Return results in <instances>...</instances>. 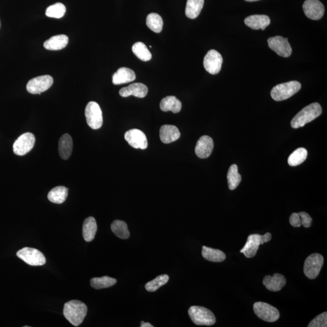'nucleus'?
<instances>
[{
  "label": "nucleus",
  "instance_id": "obj_1",
  "mask_svg": "<svg viewBox=\"0 0 327 327\" xmlns=\"http://www.w3.org/2000/svg\"><path fill=\"white\" fill-rule=\"evenodd\" d=\"M87 313V305L82 301L72 300L64 304V316L74 326H79L82 324Z\"/></svg>",
  "mask_w": 327,
  "mask_h": 327
},
{
  "label": "nucleus",
  "instance_id": "obj_2",
  "mask_svg": "<svg viewBox=\"0 0 327 327\" xmlns=\"http://www.w3.org/2000/svg\"><path fill=\"white\" fill-rule=\"evenodd\" d=\"M322 109L317 102L307 105L291 121V126L294 129L304 127L311 122L322 114Z\"/></svg>",
  "mask_w": 327,
  "mask_h": 327
},
{
  "label": "nucleus",
  "instance_id": "obj_3",
  "mask_svg": "<svg viewBox=\"0 0 327 327\" xmlns=\"http://www.w3.org/2000/svg\"><path fill=\"white\" fill-rule=\"evenodd\" d=\"M301 89V85L300 82L292 81L274 87L271 91V96L276 101L285 100L295 95Z\"/></svg>",
  "mask_w": 327,
  "mask_h": 327
},
{
  "label": "nucleus",
  "instance_id": "obj_4",
  "mask_svg": "<svg viewBox=\"0 0 327 327\" xmlns=\"http://www.w3.org/2000/svg\"><path fill=\"white\" fill-rule=\"evenodd\" d=\"M189 314L192 322L196 325L211 326L216 322V317L214 314L203 307H191L189 308Z\"/></svg>",
  "mask_w": 327,
  "mask_h": 327
},
{
  "label": "nucleus",
  "instance_id": "obj_5",
  "mask_svg": "<svg viewBox=\"0 0 327 327\" xmlns=\"http://www.w3.org/2000/svg\"><path fill=\"white\" fill-rule=\"evenodd\" d=\"M85 116L88 126L92 129L101 128L103 123V118L100 107L97 102L90 101L86 105Z\"/></svg>",
  "mask_w": 327,
  "mask_h": 327
},
{
  "label": "nucleus",
  "instance_id": "obj_6",
  "mask_svg": "<svg viewBox=\"0 0 327 327\" xmlns=\"http://www.w3.org/2000/svg\"><path fill=\"white\" fill-rule=\"evenodd\" d=\"M323 257L319 253L310 255L305 261L304 272L308 279H314L318 276L323 264Z\"/></svg>",
  "mask_w": 327,
  "mask_h": 327
},
{
  "label": "nucleus",
  "instance_id": "obj_7",
  "mask_svg": "<svg viewBox=\"0 0 327 327\" xmlns=\"http://www.w3.org/2000/svg\"><path fill=\"white\" fill-rule=\"evenodd\" d=\"M253 310L259 318L268 322H276L280 317L279 311L277 308L263 302L255 303Z\"/></svg>",
  "mask_w": 327,
  "mask_h": 327
},
{
  "label": "nucleus",
  "instance_id": "obj_8",
  "mask_svg": "<svg viewBox=\"0 0 327 327\" xmlns=\"http://www.w3.org/2000/svg\"><path fill=\"white\" fill-rule=\"evenodd\" d=\"M17 256L32 266H43L46 263L45 255L36 248L24 247L17 251Z\"/></svg>",
  "mask_w": 327,
  "mask_h": 327
},
{
  "label": "nucleus",
  "instance_id": "obj_9",
  "mask_svg": "<svg viewBox=\"0 0 327 327\" xmlns=\"http://www.w3.org/2000/svg\"><path fill=\"white\" fill-rule=\"evenodd\" d=\"M54 83V79L51 76L46 75L34 78L29 80L26 86L28 92L31 94H40L48 90Z\"/></svg>",
  "mask_w": 327,
  "mask_h": 327
},
{
  "label": "nucleus",
  "instance_id": "obj_10",
  "mask_svg": "<svg viewBox=\"0 0 327 327\" xmlns=\"http://www.w3.org/2000/svg\"><path fill=\"white\" fill-rule=\"evenodd\" d=\"M35 142V137L32 133L22 134L13 146V151L15 155L23 156L32 151Z\"/></svg>",
  "mask_w": 327,
  "mask_h": 327
},
{
  "label": "nucleus",
  "instance_id": "obj_11",
  "mask_svg": "<svg viewBox=\"0 0 327 327\" xmlns=\"http://www.w3.org/2000/svg\"><path fill=\"white\" fill-rule=\"evenodd\" d=\"M269 48L276 52L280 57H289L292 54V49L288 42V39L281 36L271 37L268 39Z\"/></svg>",
  "mask_w": 327,
  "mask_h": 327
},
{
  "label": "nucleus",
  "instance_id": "obj_12",
  "mask_svg": "<svg viewBox=\"0 0 327 327\" xmlns=\"http://www.w3.org/2000/svg\"><path fill=\"white\" fill-rule=\"evenodd\" d=\"M223 63L222 55L215 50H210L204 58L203 64L205 69L211 75L220 73Z\"/></svg>",
  "mask_w": 327,
  "mask_h": 327
},
{
  "label": "nucleus",
  "instance_id": "obj_13",
  "mask_svg": "<svg viewBox=\"0 0 327 327\" xmlns=\"http://www.w3.org/2000/svg\"><path fill=\"white\" fill-rule=\"evenodd\" d=\"M303 10L307 18L313 20H319L324 14L325 8L319 0H306L304 3Z\"/></svg>",
  "mask_w": 327,
  "mask_h": 327
},
{
  "label": "nucleus",
  "instance_id": "obj_14",
  "mask_svg": "<svg viewBox=\"0 0 327 327\" xmlns=\"http://www.w3.org/2000/svg\"><path fill=\"white\" fill-rule=\"evenodd\" d=\"M124 138L133 148L146 149L148 148L147 137L141 130L135 129L129 130L126 132Z\"/></svg>",
  "mask_w": 327,
  "mask_h": 327
},
{
  "label": "nucleus",
  "instance_id": "obj_15",
  "mask_svg": "<svg viewBox=\"0 0 327 327\" xmlns=\"http://www.w3.org/2000/svg\"><path fill=\"white\" fill-rule=\"evenodd\" d=\"M213 148L212 138L207 135L202 136L196 143L195 154L199 158H207L212 153Z\"/></svg>",
  "mask_w": 327,
  "mask_h": 327
},
{
  "label": "nucleus",
  "instance_id": "obj_16",
  "mask_svg": "<svg viewBox=\"0 0 327 327\" xmlns=\"http://www.w3.org/2000/svg\"><path fill=\"white\" fill-rule=\"evenodd\" d=\"M262 235L253 234L248 236L244 247L241 249V253H244L245 257L251 258L257 255L260 245H263Z\"/></svg>",
  "mask_w": 327,
  "mask_h": 327
},
{
  "label": "nucleus",
  "instance_id": "obj_17",
  "mask_svg": "<svg viewBox=\"0 0 327 327\" xmlns=\"http://www.w3.org/2000/svg\"><path fill=\"white\" fill-rule=\"evenodd\" d=\"M148 93V87L144 84L134 83L126 87L121 89L119 93L122 97H128L131 95L136 97L142 98L147 95Z\"/></svg>",
  "mask_w": 327,
  "mask_h": 327
},
{
  "label": "nucleus",
  "instance_id": "obj_18",
  "mask_svg": "<svg viewBox=\"0 0 327 327\" xmlns=\"http://www.w3.org/2000/svg\"><path fill=\"white\" fill-rule=\"evenodd\" d=\"M244 23L246 26L253 30L266 29L270 24V18L265 15H251L245 18Z\"/></svg>",
  "mask_w": 327,
  "mask_h": 327
},
{
  "label": "nucleus",
  "instance_id": "obj_19",
  "mask_svg": "<svg viewBox=\"0 0 327 327\" xmlns=\"http://www.w3.org/2000/svg\"><path fill=\"white\" fill-rule=\"evenodd\" d=\"M263 284L267 289L272 292H279L286 284V279L281 274L275 273L272 276H266L263 279Z\"/></svg>",
  "mask_w": 327,
  "mask_h": 327
},
{
  "label": "nucleus",
  "instance_id": "obj_20",
  "mask_svg": "<svg viewBox=\"0 0 327 327\" xmlns=\"http://www.w3.org/2000/svg\"><path fill=\"white\" fill-rule=\"evenodd\" d=\"M136 79V75L129 68L121 67L112 77V83L115 85H123L133 82Z\"/></svg>",
  "mask_w": 327,
  "mask_h": 327
},
{
  "label": "nucleus",
  "instance_id": "obj_21",
  "mask_svg": "<svg viewBox=\"0 0 327 327\" xmlns=\"http://www.w3.org/2000/svg\"><path fill=\"white\" fill-rule=\"evenodd\" d=\"M180 133L176 126L164 125L161 127L160 136L164 144H170L180 138Z\"/></svg>",
  "mask_w": 327,
  "mask_h": 327
},
{
  "label": "nucleus",
  "instance_id": "obj_22",
  "mask_svg": "<svg viewBox=\"0 0 327 327\" xmlns=\"http://www.w3.org/2000/svg\"><path fill=\"white\" fill-rule=\"evenodd\" d=\"M73 150V141L67 133L62 136L59 141L58 151L60 157L64 160L70 158Z\"/></svg>",
  "mask_w": 327,
  "mask_h": 327
},
{
  "label": "nucleus",
  "instance_id": "obj_23",
  "mask_svg": "<svg viewBox=\"0 0 327 327\" xmlns=\"http://www.w3.org/2000/svg\"><path fill=\"white\" fill-rule=\"evenodd\" d=\"M68 42V38L65 35H55L47 40L44 47L49 51H59L65 48Z\"/></svg>",
  "mask_w": 327,
  "mask_h": 327
},
{
  "label": "nucleus",
  "instance_id": "obj_24",
  "mask_svg": "<svg viewBox=\"0 0 327 327\" xmlns=\"http://www.w3.org/2000/svg\"><path fill=\"white\" fill-rule=\"evenodd\" d=\"M97 232V224L94 217L90 216L84 221L83 235L86 242H91L95 238Z\"/></svg>",
  "mask_w": 327,
  "mask_h": 327
},
{
  "label": "nucleus",
  "instance_id": "obj_25",
  "mask_svg": "<svg viewBox=\"0 0 327 327\" xmlns=\"http://www.w3.org/2000/svg\"><path fill=\"white\" fill-rule=\"evenodd\" d=\"M181 102L174 96H168L162 99L160 102V108L163 112L171 111L177 114L181 110Z\"/></svg>",
  "mask_w": 327,
  "mask_h": 327
},
{
  "label": "nucleus",
  "instance_id": "obj_26",
  "mask_svg": "<svg viewBox=\"0 0 327 327\" xmlns=\"http://www.w3.org/2000/svg\"><path fill=\"white\" fill-rule=\"evenodd\" d=\"M204 0H188L186 8V16L195 19L200 14L203 8Z\"/></svg>",
  "mask_w": 327,
  "mask_h": 327
},
{
  "label": "nucleus",
  "instance_id": "obj_27",
  "mask_svg": "<svg viewBox=\"0 0 327 327\" xmlns=\"http://www.w3.org/2000/svg\"><path fill=\"white\" fill-rule=\"evenodd\" d=\"M68 189L64 186H58L49 192L48 198L53 203L60 204L66 200Z\"/></svg>",
  "mask_w": 327,
  "mask_h": 327
},
{
  "label": "nucleus",
  "instance_id": "obj_28",
  "mask_svg": "<svg viewBox=\"0 0 327 327\" xmlns=\"http://www.w3.org/2000/svg\"><path fill=\"white\" fill-rule=\"evenodd\" d=\"M202 255L204 259L214 263H221L226 260V254L217 249L202 247Z\"/></svg>",
  "mask_w": 327,
  "mask_h": 327
},
{
  "label": "nucleus",
  "instance_id": "obj_29",
  "mask_svg": "<svg viewBox=\"0 0 327 327\" xmlns=\"http://www.w3.org/2000/svg\"><path fill=\"white\" fill-rule=\"evenodd\" d=\"M112 232L118 238L122 239H127L129 238L130 232L127 224L124 221L115 220L111 225Z\"/></svg>",
  "mask_w": 327,
  "mask_h": 327
},
{
  "label": "nucleus",
  "instance_id": "obj_30",
  "mask_svg": "<svg viewBox=\"0 0 327 327\" xmlns=\"http://www.w3.org/2000/svg\"><path fill=\"white\" fill-rule=\"evenodd\" d=\"M242 177L238 173V168L236 164H233L230 167L227 173V181H228L230 190H235L241 183Z\"/></svg>",
  "mask_w": 327,
  "mask_h": 327
},
{
  "label": "nucleus",
  "instance_id": "obj_31",
  "mask_svg": "<svg viewBox=\"0 0 327 327\" xmlns=\"http://www.w3.org/2000/svg\"><path fill=\"white\" fill-rule=\"evenodd\" d=\"M163 20L160 15L152 13L148 15L146 19L148 27L155 33H160L163 30Z\"/></svg>",
  "mask_w": 327,
  "mask_h": 327
},
{
  "label": "nucleus",
  "instance_id": "obj_32",
  "mask_svg": "<svg viewBox=\"0 0 327 327\" xmlns=\"http://www.w3.org/2000/svg\"><path fill=\"white\" fill-rule=\"evenodd\" d=\"M132 51L139 60L143 61H150L152 55L149 50L144 43L137 42L132 46Z\"/></svg>",
  "mask_w": 327,
  "mask_h": 327
},
{
  "label": "nucleus",
  "instance_id": "obj_33",
  "mask_svg": "<svg viewBox=\"0 0 327 327\" xmlns=\"http://www.w3.org/2000/svg\"><path fill=\"white\" fill-rule=\"evenodd\" d=\"M308 152L304 148H299L289 155L288 163L292 167L297 166L304 163L307 157Z\"/></svg>",
  "mask_w": 327,
  "mask_h": 327
},
{
  "label": "nucleus",
  "instance_id": "obj_34",
  "mask_svg": "<svg viewBox=\"0 0 327 327\" xmlns=\"http://www.w3.org/2000/svg\"><path fill=\"white\" fill-rule=\"evenodd\" d=\"M117 282L116 279L109 276H103L101 278H93L90 280V285L95 289H102L111 287Z\"/></svg>",
  "mask_w": 327,
  "mask_h": 327
},
{
  "label": "nucleus",
  "instance_id": "obj_35",
  "mask_svg": "<svg viewBox=\"0 0 327 327\" xmlns=\"http://www.w3.org/2000/svg\"><path fill=\"white\" fill-rule=\"evenodd\" d=\"M66 12L65 6L61 3L50 6L46 11V16L50 18H61L64 16Z\"/></svg>",
  "mask_w": 327,
  "mask_h": 327
},
{
  "label": "nucleus",
  "instance_id": "obj_36",
  "mask_svg": "<svg viewBox=\"0 0 327 327\" xmlns=\"http://www.w3.org/2000/svg\"><path fill=\"white\" fill-rule=\"evenodd\" d=\"M169 276L167 275H162L158 276L152 280V281L146 283L145 287L146 290L149 292H154L157 291L158 289L161 287L162 286L166 284L169 281Z\"/></svg>",
  "mask_w": 327,
  "mask_h": 327
},
{
  "label": "nucleus",
  "instance_id": "obj_37",
  "mask_svg": "<svg viewBox=\"0 0 327 327\" xmlns=\"http://www.w3.org/2000/svg\"><path fill=\"white\" fill-rule=\"evenodd\" d=\"M308 327H326L327 326V313L324 312L316 316L311 320Z\"/></svg>",
  "mask_w": 327,
  "mask_h": 327
},
{
  "label": "nucleus",
  "instance_id": "obj_38",
  "mask_svg": "<svg viewBox=\"0 0 327 327\" xmlns=\"http://www.w3.org/2000/svg\"><path fill=\"white\" fill-rule=\"evenodd\" d=\"M301 217V224L305 228H309L311 225V222H312V218L306 212L304 211H301V212L299 213Z\"/></svg>",
  "mask_w": 327,
  "mask_h": 327
},
{
  "label": "nucleus",
  "instance_id": "obj_39",
  "mask_svg": "<svg viewBox=\"0 0 327 327\" xmlns=\"http://www.w3.org/2000/svg\"><path fill=\"white\" fill-rule=\"evenodd\" d=\"M289 224L294 227H300L302 225L300 214L298 213H294L289 217Z\"/></svg>",
  "mask_w": 327,
  "mask_h": 327
},
{
  "label": "nucleus",
  "instance_id": "obj_40",
  "mask_svg": "<svg viewBox=\"0 0 327 327\" xmlns=\"http://www.w3.org/2000/svg\"><path fill=\"white\" fill-rule=\"evenodd\" d=\"M141 327H154V326L151 325L150 323L141 321Z\"/></svg>",
  "mask_w": 327,
  "mask_h": 327
},
{
  "label": "nucleus",
  "instance_id": "obj_41",
  "mask_svg": "<svg viewBox=\"0 0 327 327\" xmlns=\"http://www.w3.org/2000/svg\"><path fill=\"white\" fill-rule=\"evenodd\" d=\"M245 1L247 2H255L260 1V0H245Z\"/></svg>",
  "mask_w": 327,
  "mask_h": 327
}]
</instances>
